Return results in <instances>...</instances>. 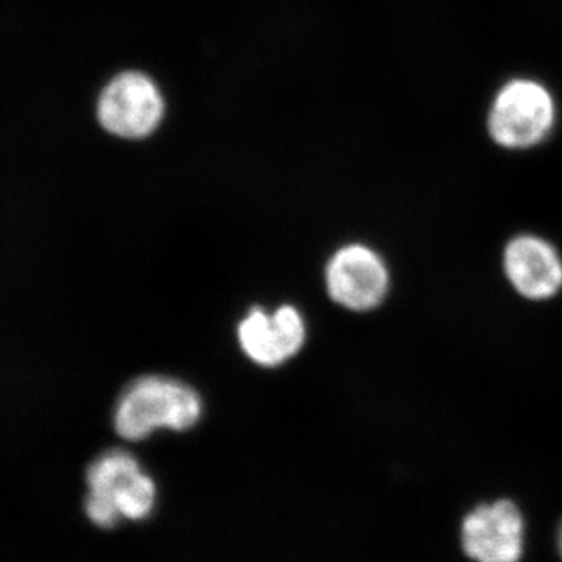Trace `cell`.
Instances as JSON below:
<instances>
[{"label":"cell","instance_id":"1","mask_svg":"<svg viewBox=\"0 0 562 562\" xmlns=\"http://www.w3.org/2000/svg\"><path fill=\"white\" fill-rule=\"evenodd\" d=\"M85 513L99 528H114L122 519L138 522L150 516L157 503V486L125 450H109L87 471Z\"/></svg>","mask_w":562,"mask_h":562},{"label":"cell","instance_id":"2","mask_svg":"<svg viewBox=\"0 0 562 562\" xmlns=\"http://www.w3.org/2000/svg\"><path fill=\"white\" fill-rule=\"evenodd\" d=\"M201 416V395L188 384L166 376H140L122 392L114 428L127 441H143L158 428L190 430Z\"/></svg>","mask_w":562,"mask_h":562},{"label":"cell","instance_id":"3","mask_svg":"<svg viewBox=\"0 0 562 562\" xmlns=\"http://www.w3.org/2000/svg\"><path fill=\"white\" fill-rule=\"evenodd\" d=\"M554 101L543 85L530 79L506 83L491 106L490 133L506 149H530L550 135L554 125Z\"/></svg>","mask_w":562,"mask_h":562},{"label":"cell","instance_id":"4","mask_svg":"<svg viewBox=\"0 0 562 562\" xmlns=\"http://www.w3.org/2000/svg\"><path fill=\"white\" fill-rule=\"evenodd\" d=\"M166 102L151 77L128 70L110 80L98 102L99 122L117 138H147L160 127Z\"/></svg>","mask_w":562,"mask_h":562},{"label":"cell","instance_id":"5","mask_svg":"<svg viewBox=\"0 0 562 562\" xmlns=\"http://www.w3.org/2000/svg\"><path fill=\"white\" fill-rule=\"evenodd\" d=\"M333 301L351 312H369L386 297L390 286L386 265L362 244H350L333 255L325 271Z\"/></svg>","mask_w":562,"mask_h":562},{"label":"cell","instance_id":"6","mask_svg":"<svg viewBox=\"0 0 562 562\" xmlns=\"http://www.w3.org/2000/svg\"><path fill=\"white\" fill-rule=\"evenodd\" d=\"M524 538L522 513L509 501L476 506L462 522V549L476 562H519Z\"/></svg>","mask_w":562,"mask_h":562},{"label":"cell","instance_id":"7","mask_svg":"<svg viewBox=\"0 0 562 562\" xmlns=\"http://www.w3.org/2000/svg\"><path fill=\"white\" fill-rule=\"evenodd\" d=\"M306 330L302 314L291 305L273 313L250 310L238 327V341L244 353L257 364L276 368L301 351Z\"/></svg>","mask_w":562,"mask_h":562},{"label":"cell","instance_id":"8","mask_svg":"<svg viewBox=\"0 0 562 562\" xmlns=\"http://www.w3.org/2000/svg\"><path fill=\"white\" fill-rule=\"evenodd\" d=\"M505 271L513 286L532 301L552 297L562 286L558 251L536 236L513 239L505 251Z\"/></svg>","mask_w":562,"mask_h":562},{"label":"cell","instance_id":"9","mask_svg":"<svg viewBox=\"0 0 562 562\" xmlns=\"http://www.w3.org/2000/svg\"><path fill=\"white\" fill-rule=\"evenodd\" d=\"M558 549H560L561 557H562V524L560 527V531H558Z\"/></svg>","mask_w":562,"mask_h":562}]
</instances>
